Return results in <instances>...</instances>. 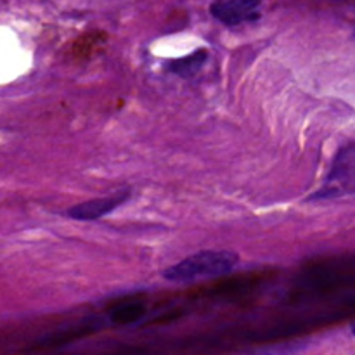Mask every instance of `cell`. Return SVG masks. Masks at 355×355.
<instances>
[{
  "label": "cell",
  "mask_w": 355,
  "mask_h": 355,
  "mask_svg": "<svg viewBox=\"0 0 355 355\" xmlns=\"http://www.w3.org/2000/svg\"><path fill=\"white\" fill-rule=\"evenodd\" d=\"M355 191V144L342 148L333 162L326 184L311 200H331Z\"/></svg>",
  "instance_id": "cell-2"
},
{
  "label": "cell",
  "mask_w": 355,
  "mask_h": 355,
  "mask_svg": "<svg viewBox=\"0 0 355 355\" xmlns=\"http://www.w3.org/2000/svg\"><path fill=\"white\" fill-rule=\"evenodd\" d=\"M262 0H215L211 3V16L225 26H238L260 17L259 7Z\"/></svg>",
  "instance_id": "cell-3"
},
{
  "label": "cell",
  "mask_w": 355,
  "mask_h": 355,
  "mask_svg": "<svg viewBox=\"0 0 355 355\" xmlns=\"http://www.w3.org/2000/svg\"><path fill=\"white\" fill-rule=\"evenodd\" d=\"M352 333H354V335H355V322H354V324H352Z\"/></svg>",
  "instance_id": "cell-6"
},
{
  "label": "cell",
  "mask_w": 355,
  "mask_h": 355,
  "mask_svg": "<svg viewBox=\"0 0 355 355\" xmlns=\"http://www.w3.org/2000/svg\"><path fill=\"white\" fill-rule=\"evenodd\" d=\"M207 58H208V52L205 51V49H201V51H196L193 52V54L184 55V58L172 61L168 64V69L172 73H175V75L184 76V78H189V76L196 75V73L200 71L201 66H203L205 61H207Z\"/></svg>",
  "instance_id": "cell-5"
},
{
  "label": "cell",
  "mask_w": 355,
  "mask_h": 355,
  "mask_svg": "<svg viewBox=\"0 0 355 355\" xmlns=\"http://www.w3.org/2000/svg\"><path fill=\"white\" fill-rule=\"evenodd\" d=\"M239 255L227 250H205L187 257L182 262L168 267L163 277L172 283H189L201 277L227 274L238 266Z\"/></svg>",
  "instance_id": "cell-1"
},
{
  "label": "cell",
  "mask_w": 355,
  "mask_h": 355,
  "mask_svg": "<svg viewBox=\"0 0 355 355\" xmlns=\"http://www.w3.org/2000/svg\"><path fill=\"white\" fill-rule=\"evenodd\" d=\"M128 198H130V193H128V191H120V193L113 194V196L99 198V200L75 205V207H71L66 211V215H68L69 218H75V220H97V218L104 217V215L111 214V211L116 210L118 207H121Z\"/></svg>",
  "instance_id": "cell-4"
}]
</instances>
